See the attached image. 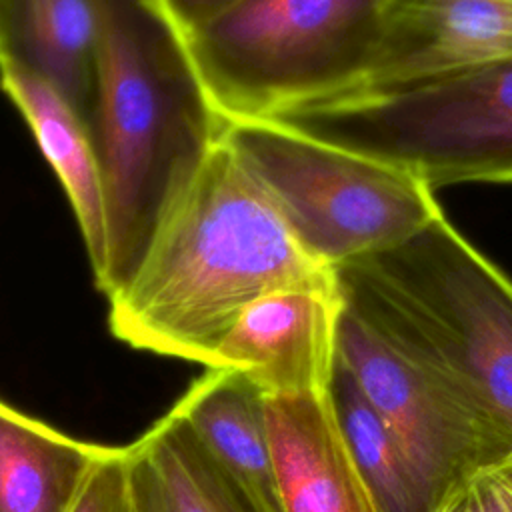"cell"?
Instances as JSON below:
<instances>
[{
	"mask_svg": "<svg viewBox=\"0 0 512 512\" xmlns=\"http://www.w3.org/2000/svg\"><path fill=\"white\" fill-rule=\"evenodd\" d=\"M336 284V272L308 254L218 138L132 276L108 298V324L132 348L208 368L238 316L264 294Z\"/></svg>",
	"mask_w": 512,
	"mask_h": 512,
	"instance_id": "obj_1",
	"label": "cell"
},
{
	"mask_svg": "<svg viewBox=\"0 0 512 512\" xmlns=\"http://www.w3.org/2000/svg\"><path fill=\"white\" fill-rule=\"evenodd\" d=\"M96 8L92 132L106 186L108 254L94 284L110 298L218 142L222 122L162 0H96Z\"/></svg>",
	"mask_w": 512,
	"mask_h": 512,
	"instance_id": "obj_2",
	"label": "cell"
},
{
	"mask_svg": "<svg viewBox=\"0 0 512 512\" xmlns=\"http://www.w3.org/2000/svg\"><path fill=\"white\" fill-rule=\"evenodd\" d=\"M336 276L344 306L512 454V278L444 212Z\"/></svg>",
	"mask_w": 512,
	"mask_h": 512,
	"instance_id": "obj_3",
	"label": "cell"
},
{
	"mask_svg": "<svg viewBox=\"0 0 512 512\" xmlns=\"http://www.w3.org/2000/svg\"><path fill=\"white\" fill-rule=\"evenodd\" d=\"M394 0H236L184 30L220 120H306L358 86Z\"/></svg>",
	"mask_w": 512,
	"mask_h": 512,
	"instance_id": "obj_4",
	"label": "cell"
},
{
	"mask_svg": "<svg viewBox=\"0 0 512 512\" xmlns=\"http://www.w3.org/2000/svg\"><path fill=\"white\" fill-rule=\"evenodd\" d=\"M220 140L268 192L300 244L340 268L434 220L436 190L414 174L284 120H220Z\"/></svg>",
	"mask_w": 512,
	"mask_h": 512,
	"instance_id": "obj_5",
	"label": "cell"
},
{
	"mask_svg": "<svg viewBox=\"0 0 512 512\" xmlns=\"http://www.w3.org/2000/svg\"><path fill=\"white\" fill-rule=\"evenodd\" d=\"M294 124L402 168L434 190L512 182V56L428 84L346 100Z\"/></svg>",
	"mask_w": 512,
	"mask_h": 512,
	"instance_id": "obj_6",
	"label": "cell"
},
{
	"mask_svg": "<svg viewBox=\"0 0 512 512\" xmlns=\"http://www.w3.org/2000/svg\"><path fill=\"white\" fill-rule=\"evenodd\" d=\"M338 364L394 436L430 512L476 472L512 456L346 306L338 328Z\"/></svg>",
	"mask_w": 512,
	"mask_h": 512,
	"instance_id": "obj_7",
	"label": "cell"
},
{
	"mask_svg": "<svg viewBox=\"0 0 512 512\" xmlns=\"http://www.w3.org/2000/svg\"><path fill=\"white\" fill-rule=\"evenodd\" d=\"M340 286H294L252 302L208 368L246 378L262 396L328 392L338 364Z\"/></svg>",
	"mask_w": 512,
	"mask_h": 512,
	"instance_id": "obj_8",
	"label": "cell"
},
{
	"mask_svg": "<svg viewBox=\"0 0 512 512\" xmlns=\"http://www.w3.org/2000/svg\"><path fill=\"white\" fill-rule=\"evenodd\" d=\"M510 56L512 0H394L376 52L346 100L428 84Z\"/></svg>",
	"mask_w": 512,
	"mask_h": 512,
	"instance_id": "obj_9",
	"label": "cell"
},
{
	"mask_svg": "<svg viewBox=\"0 0 512 512\" xmlns=\"http://www.w3.org/2000/svg\"><path fill=\"white\" fill-rule=\"evenodd\" d=\"M264 420L284 512H380L330 390L264 396Z\"/></svg>",
	"mask_w": 512,
	"mask_h": 512,
	"instance_id": "obj_10",
	"label": "cell"
},
{
	"mask_svg": "<svg viewBox=\"0 0 512 512\" xmlns=\"http://www.w3.org/2000/svg\"><path fill=\"white\" fill-rule=\"evenodd\" d=\"M0 86L22 114L68 198L96 280L106 266L108 216L92 126L54 84L2 56Z\"/></svg>",
	"mask_w": 512,
	"mask_h": 512,
	"instance_id": "obj_11",
	"label": "cell"
},
{
	"mask_svg": "<svg viewBox=\"0 0 512 512\" xmlns=\"http://www.w3.org/2000/svg\"><path fill=\"white\" fill-rule=\"evenodd\" d=\"M174 408L254 512H284L258 388L232 370L206 368Z\"/></svg>",
	"mask_w": 512,
	"mask_h": 512,
	"instance_id": "obj_12",
	"label": "cell"
},
{
	"mask_svg": "<svg viewBox=\"0 0 512 512\" xmlns=\"http://www.w3.org/2000/svg\"><path fill=\"white\" fill-rule=\"evenodd\" d=\"M96 0H0V56L54 84L92 126Z\"/></svg>",
	"mask_w": 512,
	"mask_h": 512,
	"instance_id": "obj_13",
	"label": "cell"
},
{
	"mask_svg": "<svg viewBox=\"0 0 512 512\" xmlns=\"http://www.w3.org/2000/svg\"><path fill=\"white\" fill-rule=\"evenodd\" d=\"M126 452L134 512H254L174 406Z\"/></svg>",
	"mask_w": 512,
	"mask_h": 512,
	"instance_id": "obj_14",
	"label": "cell"
},
{
	"mask_svg": "<svg viewBox=\"0 0 512 512\" xmlns=\"http://www.w3.org/2000/svg\"><path fill=\"white\" fill-rule=\"evenodd\" d=\"M108 450L0 400V512H70Z\"/></svg>",
	"mask_w": 512,
	"mask_h": 512,
	"instance_id": "obj_15",
	"label": "cell"
},
{
	"mask_svg": "<svg viewBox=\"0 0 512 512\" xmlns=\"http://www.w3.org/2000/svg\"><path fill=\"white\" fill-rule=\"evenodd\" d=\"M332 402L380 512H430L408 460L346 368L336 364Z\"/></svg>",
	"mask_w": 512,
	"mask_h": 512,
	"instance_id": "obj_16",
	"label": "cell"
},
{
	"mask_svg": "<svg viewBox=\"0 0 512 512\" xmlns=\"http://www.w3.org/2000/svg\"><path fill=\"white\" fill-rule=\"evenodd\" d=\"M70 512H134L126 446H110L90 472Z\"/></svg>",
	"mask_w": 512,
	"mask_h": 512,
	"instance_id": "obj_17",
	"label": "cell"
},
{
	"mask_svg": "<svg viewBox=\"0 0 512 512\" xmlns=\"http://www.w3.org/2000/svg\"><path fill=\"white\" fill-rule=\"evenodd\" d=\"M436 512H512V456L476 472Z\"/></svg>",
	"mask_w": 512,
	"mask_h": 512,
	"instance_id": "obj_18",
	"label": "cell"
},
{
	"mask_svg": "<svg viewBox=\"0 0 512 512\" xmlns=\"http://www.w3.org/2000/svg\"><path fill=\"white\" fill-rule=\"evenodd\" d=\"M182 30L212 16L236 0H162Z\"/></svg>",
	"mask_w": 512,
	"mask_h": 512,
	"instance_id": "obj_19",
	"label": "cell"
}]
</instances>
